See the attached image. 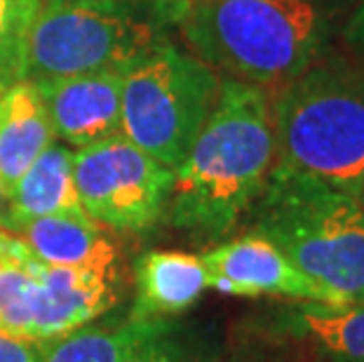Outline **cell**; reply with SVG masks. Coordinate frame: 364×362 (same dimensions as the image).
<instances>
[{
	"label": "cell",
	"instance_id": "1",
	"mask_svg": "<svg viewBox=\"0 0 364 362\" xmlns=\"http://www.w3.org/2000/svg\"><path fill=\"white\" fill-rule=\"evenodd\" d=\"M275 163L270 95L221 80L212 113L174 169L167 219L200 240L228 235L252 210Z\"/></svg>",
	"mask_w": 364,
	"mask_h": 362
},
{
	"label": "cell",
	"instance_id": "2",
	"mask_svg": "<svg viewBox=\"0 0 364 362\" xmlns=\"http://www.w3.org/2000/svg\"><path fill=\"white\" fill-rule=\"evenodd\" d=\"M172 17L191 55L268 95L306 71L329 33L311 0H179Z\"/></svg>",
	"mask_w": 364,
	"mask_h": 362
},
{
	"label": "cell",
	"instance_id": "3",
	"mask_svg": "<svg viewBox=\"0 0 364 362\" xmlns=\"http://www.w3.org/2000/svg\"><path fill=\"white\" fill-rule=\"evenodd\" d=\"M273 167L358 196L364 183V64L322 55L270 95Z\"/></svg>",
	"mask_w": 364,
	"mask_h": 362
},
{
	"label": "cell",
	"instance_id": "4",
	"mask_svg": "<svg viewBox=\"0 0 364 362\" xmlns=\"http://www.w3.org/2000/svg\"><path fill=\"white\" fill-rule=\"evenodd\" d=\"M247 214L250 233L308 278L343 304L364 302V210L355 193L273 167Z\"/></svg>",
	"mask_w": 364,
	"mask_h": 362
},
{
	"label": "cell",
	"instance_id": "5",
	"mask_svg": "<svg viewBox=\"0 0 364 362\" xmlns=\"http://www.w3.org/2000/svg\"><path fill=\"white\" fill-rule=\"evenodd\" d=\"M158 26L122 0L43 3L24 45V80L127 73L158 48Z\"/></svg>",
	"mask_w": 364,
	"mask_h": 362
},
{
	"label": "cell",
	"instance_id": "6",
	"mask_svg": "<svg viewBox=\"0 0 364 362\" xmlns=\"http://www.w3.org/2000/svg\"><path fill=\"white\" fill-rule=\"evenodd\" d=\"M221 80L196 55L160 43L125 73L120 134L176 169L205 127Z\"/></svg>",
	"mask_w": 364,
	"mask_h": 362
},
{
	"label": "cell",
	"instance_id": "7",
	"mask_svg": "<svg viewBox=\"0 0 364 362\" xmlns=\"http://www.w3.org/2000/svg\"><path fill=\"white\" fill-rule=\"evenodd\" d=\"M73 179L87 217L108 230L146 233L167 214L174 169L111 134L73 153Z\"/></svg>",
	"mask_w": 364,
	"mask_h": 362
},
{
	"label": "cell",
	"instance_id": "8",
	"mask_svg": "<svg viewBox=\"0 0 364 362\" xmlns=\"http://www.w3.org/2000/svg\"><path fill=\"white\" fill-rule=\"evenodd\" d=\"M221 346L205 327L176 315L85 325L50 341L45 362H219Z\"/></svg>",
	"mask_w": 364,
	"mask_h": 362
},
{
	"label": "cell",
	"instance_id": "9",
	"mask_svg": "<svg viewBox=\"0 0 364 362\" xmlns=\"http://www.w3.org/2000/svg\"><path fill=\"white\" fill-rule=\"evenodd\" d=\"M209 271V289L230 297H282L296 304L341 306L338 297L299 271L266 238L247 233L200 254Z\"/></svg>",
	"mask_w": 364,
	"mask_h": 362
},
{
	"label": "cell",
	"instance_id": "10",
	"mask_svg": "<svg viewBox=\"0 0 364 362\" xmlns=\"http://www.w3.org/2000/svg\"><path fill=\"white\" fill-rule=\"evenodd\" d=\"M38 282L36 332L41 341H57L102 318L120 297V268H61L33 261Z\"/></svg>",
	"mask_w": 364,
	"mask_h": 362
},
{
	"label": "cell",
	"instance_id": "11",
	"mask_svg": "<svg viewBox=\"0 0 364 362\" xmlns=\"http://www.w3.org/2000/svg\"><path fill=\"white\" fill-rule=\"evenodd\" d=\"M125 73L102 71L38 80L54 137L75 149L120 134Z\"/></svg>",
	"mask_w": 364,
	"mask_h": 362
},
{
	"label": "cell",
	"instance_id": "12",
	"mask_svg": "<svg viewBox=\"0 0 364 362\" xmlns=\"http://www.w3.org/2000/svg\"><path fill=\"white\" fill-rule=\"evenodd\" d=\"M54 139L38 85L24 78L0 82V186L5 200Z\"/></svg>",
	"mask_w": 364,
	"mask_h": 362
},
{
	"label": "cell",
	"instance_id": "13",
	"mask_svg": "<svg viewBox=\"0 0 364 362\" xmlns=\"http://www.w3.org/2000/svg\"><path fill=\"white\" fill-rule=\"evenodd\" d=\"M38 261L61 268H118V245L80 207L28 221L17 230Z\"/></svg>",
	"mask_w": 364,
	"mask_h": 362
},
{
	"label": "cell",
	"instance_id": "14",
	"mask_svg": "<svg viewBox=\"0 0 364 362\" xmlns=\"http://www.w3.org/2000/svg\"><path fill=\"white\" fill-rule=\"evenodd\" d=\"M134 287L132 318L179 315L209 289V271L198 254L146 252L134 264Z\"/></svg>",
	"mask_w": 364,
	"mask_h": 362
},
{
	"label": "cell",
	"instance_id": "15",
	"mask_svg": "<svg viewBox=\"0 0 364 362\" xmlns=\"http://www.w3.org/2000/svg\"><path fill=\"white\" fill-rule=\"evenodd\" d=\"M73 153L68 144L52 142L5 200L0 228L17 233L28 221L50 214L78 210V193L73 179Z\"/></svg>",
	"mask_w": 364,
	"mask_h": 362
},
{
	"label": "cell",
	"instance_id": "16",
	"mask_svg": "<svg viewBox=\"0 0 364 362\" xmlns=\"http://www.w3.org/2000/svg\"><path fill=\"white\" fill-rule=\"evenodd\" d=\"M284 322L331 362H364V302L296 304Z\"/></svg>",
	"mask_w": 364,
	"mask_h": 362
},
{
	"label": "cell",
	"instance_id": "17",
	"mask_svg": "<svg viewBox=\"0 0 364 362\" xmlns=\"http://www.w3.org/2000/svg\"><path fill=\"white\" fill-rule=\"evenodd\" d=\"M33 252L21 235L0 228V332L36 339L38 282Z\"/></svg>",
	"mask_w": 364,
	"mask_h": 362
},
{
	"label": "cell",
	"instance_id": "18",
	"mask_svg": "<svg viewBox=\"0 0 364 362\" xmlns=\"http://www.w3.org/2000/svg\"><path fill=\"white\" fill-rule=\"evenodd\" d=\"M41 0H0V82L21 80L28 28Z\"/></svg>",
	"mask_w": 364,
	"mask_h": 362
},
{
	"label": "cell",
	"instance_id": "19",
	"mask_svg": "<svg viewBox=\"0 0 364 362\" xmlns=\"http://www.w3.org/2000/svg\"><path fill=\"white\" fill-rule=\"evenodd\" d=\"M50 341L0 332V362H45Z\"/></svg>",
	"mask_w": 364,
	"mask_h": 362
},
{
	"label": "cell",
	"instance_id": "20",
	"mask_svg": "<svg viewBox=\"0 0 364 362\" xmlns=\"http://www.w3.org/2000/svg\"><path fill=\"white\" fill-rule=\"evenodd\" d=\"M346 43H348V48L353 50L355 59H360L364 64V0H358L350 19H348Z\"/></svg>",
	"mask_w": 364,
	"mask_h": 362
},
{
	"label": "cell",
	"instance_id": "21",
	"mask_svg": "<svg viewBox=\"0 0 364 362\" xmlns=\"http://www.w3.org/2000/svg\"><path fill=\"white\" fill-rule=\"evenodd\" d=\"M3 210H5V191L0 186V217H3Z\"/></svg>",
	"mask_w": 364,
	"mask_h": 362
},
{
	"label": "cell",
	"instance_id": "22",
	"mask_svg": "<svg viewBox=\"0 0 364 362\" xmlns=\"http://www.w3.org/2000/svg\"><path fill=\"white\" fill-rule=\"evenodd\" d=\"M358 200H360V205H362V210H364V183H362V188L358 191Z\"/></svg>",
	"mask_w": 364,
	"mask_h": 362
},
{
	"label": "cell",
	"instance_id": "23",
	"mask_svg": "<svg viewBox=\"0 0 364 362\" xmlns=\"http://www.w3.org/2000/svg\"><path fill=\"white\" fill-rule=\"evenodd\" d=\"M43 3H64V0H41V5Z\"/></svg>",
	"mask_w": 364,
	"mask_h": 362
},
{
	"label": "cell",
	"instance_id": "24",
	"mask_svg": "<svg viewBox=\"0 0 364 362\" xmlns=\"http://www.w3.org/2000/svg\"><path fill=\"white\" fill-rule=\"evenodd\" d=\"M311 3H317V0H311Z\"/></svg>",
	"mask_w": 364,
	"mask_h": 362
}]
</instances>
